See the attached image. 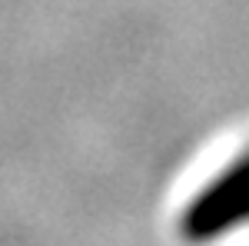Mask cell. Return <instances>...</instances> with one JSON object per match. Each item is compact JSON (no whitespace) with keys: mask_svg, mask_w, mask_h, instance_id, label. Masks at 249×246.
<instances>
[{"mask_svg":"<svg viewBox=\"0 0 249 246\" xmlns=\"http://www.w3.org/2000/svg\"><path fill=\"white\" fill-rule=\"evenodd\" d=\"M243 223H249V153L232 160L193 196L186 213L179 216V233L190 243H206L239 229Z\"/></svg>","mask_w":249,"mask_h":246,"instance_id":"obj_1","label":"cell"}]
</instances>
